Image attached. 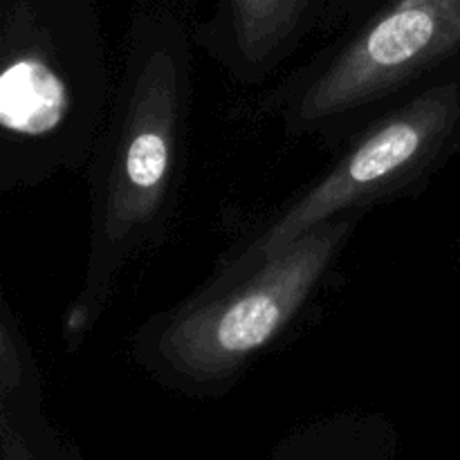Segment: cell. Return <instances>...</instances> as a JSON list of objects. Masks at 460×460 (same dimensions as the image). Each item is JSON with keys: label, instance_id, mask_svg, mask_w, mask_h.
Listing matches in <instances>:
<instances>
[{"label": "cell", "instance_id": "6da1fadb", "mask_svg": "<svg viewBox=\"0 0 460 460\" xmlns=\"http://www.w3.org/2000/svg\"><path fill=\"white\" fill-rule=\"evenodd\" d=\"M193 48V36L171 13L133 18L111 112L90 160L88 256L61 317L66 353L93 337L121 277L169 232L187 164Z\"/></svg>", "mask_w": 460, "mask_h": 460}, {"label": "cell", "instance_id": "7a4b0ae2", "mask_svg": "<svg viewBox=\"0 0 460 460\" xmlns=\"http://www.w3.org/2000/svg\"><path fill=\"white\" fill-rule=\"evenodd\" d=\"M368 211L317 225L234 281H207L151 314L130 337L135 367L164 391L214 400L305 317Z\"/></svg>", "mask_w": 460, "mask_h": 460}, {"label": "cell", "instance_id": "3957f363", "mask_svg": "<svg viewBox=\"0 0 460 460\" xmlns=\"http://www.w3.org/2000/svg\"><path fill=\"white\" fill-rule=\"evenodd\" d=\"M115 84L88 0H3L0 193L90 164Z\"/></svg>", "mask_w": 460, "mask_h": 460}, {"label": "cell", "instance_id": "277c9868", "mask_svg": "<svg viewBox=\"0 0 460 460\" xmlns=\"http://www.w3.org/2000/svg\"><path fill=\"white\" fill-rule=\"evenodd\" d=\"M331 164L247 229L207 281H234L317 225L416 198L460 153V72L411 90L341 144Z\"/></svg>", "mask_w": 460, "mask_h": 460}, {"label": "cell", "instance_id": "5b68a950", "mask_svg": "<svg viewBox=\"0 0 460 460\" xmlns=\"http://www.w3.org/2000/svg\"><path fill=\"white\" fill-rule=\"evenodd\" d=\"M460 72V0H389L261 97L290 139L337 151L411 90Z\"/></svg>", "mask_w": 460, "mask_h": 460}, {"label": "cell", "instance_id": "8992f818", "mask_svg": "<svg viewBox=\"0 0 460 460\" xmlns=\"http://www.w3.org/2000/svg\"><path fill=\"white\" fill-rule=\"evenodd\" d=\"M314 0H220L193 43L241 85H263L310 36Z\"/></svg>", "mask_w": 460, "mask_h": 460}, {"label": "cell", "instance_id": "52a82bcc", "mask_svg": "<svg viewBox=\"0 0 460 460\" xmlns=\"http://www.w3.org/2000/svg\"><path fill=\"white\" fill-rule=\"evenodd\" d=\"M39 364L21 319L0 296V456L3 460L79 458L49 425L43 409Z\"/></svg>", "mask_w": 460, "mask_h": 460}, {"label": "cell", "instance_id": "ba28073f", "mask_svg": "<svg viewBox=\"0 0 460 460\" xmlns=\"http://www.w3.org/2000/svg\"><path fill=\"white\" fill-rule=\"evenodd\" d=\"M400 434L382 413H340L292 431L270 452L272 460H389Z\"/></svg>", "mask_w": 460, "mask_h": 460}, {"label": "cell", "instance_id": "9c48e42d", "mask_svg": "<svg viewBox=\"0 0 460 460\" xmlns=\"http://www.w3.org/2000/svg\"><path fill=\"white\" fill-rule=\"evenodd\" d=\"M458 268H460V229H458Z\"/></svg>", "mask_w": 460, "mask_h": 460}]
</instances>
